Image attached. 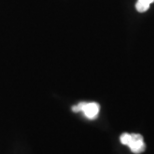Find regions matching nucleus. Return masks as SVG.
Masks as SVG:
<instances>
[{
	"mask_svg": "<svg viewBox=\"0 0 154 154\" xmlns=\"http://www.w3.org/2000/svg\"><path fill=\"white\" fill-rule=\"evenodd\" d=\"M120 141L123 145L128 146L133 153L139 154L145 150L143 137L137 133H123L120 136Z\"/></svg>",
	"mask_w": 154,
	"mask_h": 154,
	"instance_id": "1",
	"label": "nucleus"
},
{
	"mask_svg": "<svg viewBox=\"0 0 154 154\" xmlns=\"http://www.w3.org/2000/svg\"><path fill=\"white\" fill-rule=\"evenodd\" d=\"M72 110L74 112L82 111L88 119H96L98 113H99L100 106L97 103H79L72 107Z\"/></svg>",
	"mask_w": 154,
	"mask_h": 154,
	"instance_id": "2",
	"label": "nucleus"
},
{
	"mask_svg": "<svg viewBox=\"0 0 154 154\" xmlns=\"http://www.w3.org/2000/svg\"><path fill=\"white\" fill-rule=\"evenodd\" d=\"M154 2V0H137L136 2V10L140 12V13H143L147 11L150 7V5L152 4Z\"/></svg>",
	"mask_w": 154,
	"mask_h": 154,
	"instance_id": "3",
	"label": "nucleus"
}]
</instances>
